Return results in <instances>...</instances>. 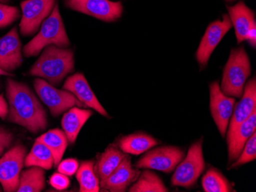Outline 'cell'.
Wrapping results in <instances>:
<instances>
[{"mask_svg":"<svg viewBox=\"0 0 256 192\" xmlns=\"http://www.w3.org/2000/svg\"><path fill=\"white\" fill-rule=\"evenodd\" d=\"M11 77H8L6 83L8 121L32 133H38L46 130L48 120L46 110L40 100L27 84Z\"/></svg>","mask_w":256,"mask_h":192,"instance_id":"6da1fadb","label":"cell"},{"mask_svg":"<svg viewBox=\"0 0 256 192\" xmlns=\"http://www.w3.org/2000/svg\"><path fill=\"white\" fill-rule=\"evenodd\" d=\"M74 68L72 50L50 45L43 49L28 73L31 76L44 79L54 86L60 84L68 74L74 71Z\"/></svg>","mask_w":256,"mask_h":192,"instance_id":"7a4b0ae2","label":"cell"},{"mask_svg":"<svg viewBox=\"0 0 256 192\" xmlns=\"http://www.w3.org/2000/svg\"><path fill=\"white\" fill-rule=\"evenodd\" d=\"M70 44L64 22L60 14L58 3L52 12L46 18L41 25L40 31L31 41L23 47L22 53L26 58L38 55L46 47L56 45L60 48H67Z\"/></svg>","mask_w":256,"mask_h":192,"instance_id":"3957f363","label":"cell"},{"mask_svg":"<svg viewBox=\"0 0 256 192\" xmlns=\"http://www.w3.org/2000/svg\"><path fill=\"white\" fill-rule=\"evenodd\" d=\"M251 68L248 54L243 47L232 49L222 74L220 87L222 93L228 97H241Z\"/></svg>","mask_w":256,"mask_h":192,"instance_id":"277c9868","label":"cell"},{"mask_svg":"<svg viewBox=\"0 0 256 192\" xmlns=\"http://www.w3.org/2000/svg\"><path fill=\"white\" fill-rule=\"evenodd\" d=\"M178 166L171 179L172 186L186 189L192 187L205 169L202 139L190 146L185 159Z\"/></svg>","mask_w":256,"mask_h":192,"instance_id":"5b68a950","label":"cell"},{"mask_svg":"<svg viewBox=\"0 0 256 192\" xmlns=\"http://www.w3.org/2000/svg\"><path fill=\"white\" fill-rule=\"evenodd\" d=\"M34 88L42 101L50 109L54 117H58L72 107H84L76 96L68 90H58L44 79H34Z\"/></svg>","mask_w":256,"mask_h":192,"instance_id":"8992f818","label":"cell"},{"mask_svg":"<svg viewBox=\"0 0 256 192\" xmlns=\"http://www.w3.org/2000/svg\"><path fill=\"white\" fill-rule=\"evenodd\" d=\"M26 155V147L17 143L0 157V184L4 192H16Z\"/></svg>","mask_w":256,"mask_h":192,"instance_id":"52a82bcc","label":"cell"},{"mask_svg":"<svg viewBox=\"0 0 256 192\" xmlns=\"http://www.w3.org/2000/svg\"><path fill=\"white\" fill-rule=\"evenodd\" d=\"M56 3V0H25L22 2L20 23L22 35L30 36L36 32L44 19L50 16Z\"/></svg>","mask_w":256,"mask_h":192,"instance_id":"ba28073f","label":"cell"},{"mask_svg":"<svg viewBox=\"0 0 256 192\" xmlns=\"http://www.w3.org/2000/svg\"><path fill=\"white\" fill-rule=\"evenodd\" d=\"M67 8L104 21L118 19L123 13L120 2L110 0H64Z\"/></svg>","mask_w":256,"mask_h":192,"instance_id":"9c48e42d","label":"cell"},{"mask_svg":"<svg viewBox=\"0 0 256 192\" xmlns=\"http://www.w3.org/2000/svg\"><path fill=\"white\" fill-rule=\"evenodd\" d=\"M184 156V151L178 147L162 146L148 152L136 163V167L170 173L176 169Z\"/></svg>","mask_w":256,"mask_h":192,"instance_id":"30bf717a","label":"cell"},{"mask_svg":"<svg viewBox=\"0 0 256 192\" xmlns=\"http://www.w3.org/2000/svg\"><path fill=\"white\" fill-rule=\"evenodd\" d=\"M232 26L230 16L226 14L222 20H216L207 27L196 53V59L202 68L207 65L211 54Z\"/></svg>","mask_w":256,"mask_h":192,"instance_id":"8fae6325","label":"cell"},{"mask_svg":"<svg viewBox=\"0 0 256 192\" xmlns=\"http://www.w3.org/2000/svg\"><path fill=\"white\" fill-rule=\"evenodd\" d=\"M211 114L216 125L222 137L226 134L227 128L235 107L236 100L226 95L220 89L218 82L215 81L210 86Z\"/></svg>","mask_w":256,"mask_h":192,"instance_id":"7c38bea8","label":"cell"},{"mask_svg":"<svg viewBox=\"0 0 256 192\" xmlns=\"http://www.w3.org/2000/svg\"><path fill=\"white\" fill-rule=\"evenodd\" d=\"M22 64V41L16 27L0 38V69L12 74Z\"/></svg>","mask_w":256,"mask_h":192,"instance_id":"4fadbf2b","label":"cell"},{"mask_svg":"<svg viewBox=\"0 0 256 192\" xmlns=\"http://www.w3.org/2000/svg\"><path fill=\"white\" fill-rule=\"evenodd\" d=\"M63 89L72 93L84 107H90L104 117H108L106 109L102 107L90 85L82 73H76L68 77Z\"/></svg>","mask_w":256,"mask_h":192,"instance_id":"5bb4252c","label":"cell"},{"mask_svg":"<svg viewBox=\"0 0 256 192\" xmlns=\"http://www.w3.org/2000/svg\"><path fill=\"white\" fill-rule=\"evenodd\" d=\"M241 97L240 102L234 107V112L228 123L230 127L227 132V139L230 138L238 126L246 120L256 110V77H253L245 84Z\"/></svg>","mask_w":256,"mask_h":192,"instance_id":"9a60e30c","label":"cell"},{"mask_svg":"<svg viewBox=\"0 0 256 192\" xmlns=\"http://www.w3.org/2000/svg\"><path fill=\"white\" fill-rule=\"evenodd\" d=\"M140 172L134 169L130 158L126 155L118 167L100 183V188L112 192H124L138 179Z\"/></svg>","mask_w":256,"mask_h":192,"instance_id":"2e32d148","label":"cell"},{"mask_svg":"<svg viewBox=\"0 0 256 192\" xmlns=\"http://www.w3.org/2000/svg\"><path fill=\"white\" fill-rule=\"evenodd\" d=\"M227 9L232 25L235 28L237 41L242 42L246 39L250 28L256 24L254 12L243 2H238L232 6H227Z\"/></svg>","mask_w":256,"mask_h":192,"instance_id":"e0dca14e","label":"cell"},{"mask_svg":"<svg viewBox=\"0 0 256 192\" xmlns=\"http://www.w3.org/2000/svg\"><path fill=\"white\" fill-rule=\"evenodd\" d=\"M256 110L250 117L238 126L230 138L227 139L228 144V162L236 161L240 156L247 140L256 132Z\"/></svg>","mask_w":256,"mask_h":192,"instance_id":"ac0fdd59","label":"cell"},{"mask_svg":"<svg viewBox=\"0 0 256 192\" xmlns=\"http://www.w3.org/2000/svg\"><path fill=\"white\" fill-rule=\"evenodd\" d=\"M92 115L93 112L92 110L77 107H72L66 112L61 123L68 143L74 144L76 143L80 130Z\"/></svg>","mask_w":256,"mask_h":192,"instance_id":"d6986e66","label":"cell"},{"mask_svg":"<svg viewBox=\"0 0 256 192\" xmlns=\"http://www.w3.org/2000/svg\"><path fill=\"white\" fill-rule=\"evenodd\" d=\"M126 154L114 145H110L104 152L94 164V172L100 183H103L115 169L118 167Z\"/></svg>","mask_w":256,"mask_h":192,"instance_id":"ffe728a7","label":"cell"},{"mask_svg":"<svg viewBox=\"0 0 256 192\" xmlns=\"http://www.w3.org/2000/svg\"><path fill=\"white\" fill-rule=\"evenodd\" d=\"M159 142L145 133H134L122 137L119 141V148L126 154L138 156L156 146Z\"/></svg>","mask_w":256,"mask_h":192,"instance_id":"44dd1931","label":"cell"},{"mask_svg":"<svg viewBox=\"0 0 256 192\" xmlns=\"http://www.w3.org/2000/svg\"><path fill=\"white\" fill-rule=\"evenodd\" d=\"M36 140L50 149L54 157V166H57L62 161L68 144L64 132L60 129H53L38 137Z\"/></svg>","mask_w":256,"mask_h":192,"instance_id":"7402d4cb","label":"cell"},{"mask_svg":"<svg viewBox=\"0 0 256 192\" xmlns=\"http://www.w3.org/2000/svg\"><path fill=\"white\" fill-rule=\"evenodd\" d=\"M46 187V173L44 169L31 166L21 172L16 192H40Z\"/></svg>","mask_w":256,"mask_h":192,"instance_id":"603a6c76","label":"cell"},{"mask_svg":"<svg viewBox=\"0 0 256 192\" xmlns=\"http://www.w3.org/2000/svg\"><path fill=\"white\" fill-rule=\"evenodd\" d=\"M24 166L27 168L36 166L44 170H50L54 166V157L44 143L36 140L31 151L26 156Z\"/></svg>","mask_w":256,"mask_h":192,"instance_id":"cb8c5ba5","label":"cell"},{"mask_svg":"<svg viewBox=\"0 0 256 192\" xmlns=\"http://www.w3.org/2000/svg\"><path fill=\"white\" fill-rule=\"evenodd\" d=\"M94 161H84L79 165L76 179L80 192H98L100 191V181L94 172Z\"/></svg>","mask_w":256,"mask_h":192,"instance_id":"d4e9b609","label":"cell"},{"mask_svg":"<svg viewBox=\"0 0 256 192\" xmlns=\"http://www.w3.org/2000/svg\"><path fill=\"white\" fill-rule=\"evenodd\" d=\"M136 183L129 189L130 192H166L168 189L165 187L161 179L155 173L146 170L136 179Z\"/></svg>","mask_w":256,"mask_h":192,"instance_id":"484cf974","label":"cell"},{"mask_svg":"<svg viewBox=\"0 0 256 192\" xmlns=\"http://www.w3.org/2000/svg\"><path fill=\"white\" fill-rule=\"evenodd\" d=\"M202 186L206 192H232L228 181L215 169H210L204 176Z\"/></svg>","mask_w":256,"mask_h":192,"instance_id":"4316f807","label":"cell"},{"mask_svg":"<svg viewBox=\"0 0 256 192\" xmlns=\"http://www.w3.org/2000/svg\"><path fill=\"white\" fill-rule=\"evenodd\" d=\"M256 159V133L254 132L252 136L247 140L245 146L243 147L240 156L237 158L235 163H232L230 169L238 167L242 165L246 164L250 162L254 161Z\"/></svg>","mask_w":256,"mask_h":192,"instance_id":"83f0119b","label":"cell"},{"mask_svg":"<svg viewBox=\"0 0 256 192\" xmlns=\"http://www.w3.org/2000/svg\"><path fill=\"white\" fill-rule=\"evenodd\" d=\"M21 15L18 7L0 2V28H6L14 23Z\"/></svg>","mask_w":256,"mask_h":192,"instance_id":"f1b7e54d","label":"cell"},{"mask_svg":"<svg viewBox=\"0 0 256 192\" xmlns=\"http://www.w3.org/2000/svg\"><path fill=\"white\" fill-rule=\"evenodd\" d=\"M57 166L58 173L67 176H72L77 172L79 163L76 159H66L60 162Z\"/></svg>","mask_w":256,"mask_h":192,"instance_id":"f546056e","label":"cell"},{"mask_svg":"<svg viewBox=\"0 0 256 192\" xmlns=\"http://www.w3.org/2000/svg\"><path fill=\"white\" fill-rule=\"evenodd\" d=\"M14 135L10 130L0 127V157L6 150H8L14 143Z\"/></svg>","mask_w":256,"mask_h":192,"instance_id":"4dcf8cb0","label":"cell"},{"mask_svg":"<svg viewBox=\"0 0 256 192\" xmlns=\"http://www.w3.org/2000/svg\"><path fill=\"white\" fill-rule=\"evenodd\" d=\"M50 183L56 190H66L70 186V180L66 175L56 173L51 176Z\"/></svg>","mask_w":256,"mask_h":192,"instance_id":"1f68e13d","label":"cell"},{"mask_svg":"<svg viewBox=\"0 0 256 192\" xmlns=\"http://www.w3.org/2000/svg\"><path fill=\"white\" fill-rule=\"evenodd\" d=\"M8 114V105L4 94H0V118L5 120Z\"/></svg>","mask_w":256,"mask_h":192,"instance_id":"d6a6232c","label":"cell"},{"mask_svg":"<svg viewBox=\"0 0 256 192\" xmlns=\"http://www.w3.org/2000/svg\"><path fill=\"white\" fill-rule=\"evenodd\" d=\"M250 45L253 48H256V24H254L247 34L246 39Z\"/></svg>","mask_w":256,"mask_h":192,"instance_id":"836d02e7","label":"cell"},{"mask_svg":"<svg viewBox=\"0 0 256 192\" xmlns=\"http://www.w3.org/2000/svg\"><path fill=\"white\" fill-rule=\"evenodd\" d=\"M0 76H6V77H14V74H10V73L6 72V71H2V69H0Z\"/></svg>","mask_w":256,"mask_h":192,"instance_id":"e575fe53","label":"cell"},{"mask_svg":"<svg viewBox=\"0 0 256 192\" xmlns=\"http://www.w3.org/2000/svg\"><path fill=\"white\" fill-rule=\"evenodd\" d=\"M10 2V0H0V2H2V3L7 4Z\"/></svg>","mask_w":256,"mask_h":192,"instance_id":"d590c367","label":"cell"},{"mask_svg":"<svg viewBox=\"0 0 256 192\" xmlns=\"http://www.w3.org/2000/svg\"><path fill=\"white\" fill-rule=\"evenodd\" d=\"M4 192V189H2V186H1V184H0V192Z\"/></svg>","mask_w":256,"mask_h":192,"instance_id":"8d00e7d4","label":"cell"},{"mask_svg":"<svg viewBox=\"0 0 256 192\" xmlns=\"http://www.w3.org/2000/svg\"><path fill=\"white\" fill-rule=\"evenodd\" d=\"M227 2H232V1H234V0H226Z\"/></svg>","mask_w":256,"mask_h":192,"instance_id":"74e56055","label":"cell"},{"mask_svg":"<svg viewBox=\"0 0 256 192\" xmlns=\"http://www.w3.org/2000/svg\"><path fill=\"white\" fill-rule=\"evenodd\" d=\"M0 90H1V82H0Z\"/></svg>","mask_w":256,"mask_h":192,"instance_id":"f35d334b","label":"cell"}]
</instances>
